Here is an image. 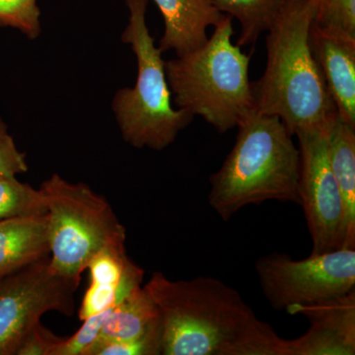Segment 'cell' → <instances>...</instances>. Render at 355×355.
I'll use <instances>...</instances> for the list:
<instances>
[{"label":"cell","mask_w":355,"mask_h":355,"mask_svg":"<svg viewBox=\"0 0 355 355\" xmlns=\"http://www.w3.org/2000/svg\"><path fill=\"white\" fill-rule=\"evenodd\" d=\"M232 150L210 177L207 200L222 220L268 200L300 205V151L279 118L253 111L238 125Z\"/></svg>","instance_id":"obj_3"},{"label":"cell","mask_w":355,"mask_h":355,"mask_svg":"<svg viewBox=\"0 0 355 355\" xmlns=\"http://www.w3.org/2000/svg\"><path fill=\"white\" fill-rule=\"evenodd\" d=\"M286 312L307 318L310 326L304 335L286 340V355L355 354V291Z\"/></svg>","instance_id":"obj_10"},{"label":"cell","mask_w":355,"mask_h":355,"mask_svg":"<svg viewBox=\"0 0 355 355\" xmlns=\"http://www.w3.org/2000/svg\"><path fill=\"white\" fill-rule=\"evenodd\" d=\"M46 214V202L40 189L18 181L16 177H0V221Z\"/></svg>","instance_id":"obj_18"},{"label":"cell","mask_w":355,"mask_h":355,"mask_svg":"<svg viewBox=\"0 0 355 355\" xmlns=\"http://www.w3.org/2000/svg\"><path fill=\"white\" fill-rule=\"evenodd\" d=\"M327 137L331 170L345 205L342 249L355 250V128L336 114L327 125Z\"/></svg>","instance_id":"obj_15"},{"label":"cell","mask_w":355,"mask_h":355,"mask_svg":"<svg viewBox=\"0 0 355 355\" xmlns=\"http://www.w3.org/2000/svg\"><path fill=\"white\" fill-rule=\"evenodd\" d=\"M144 288L160 316L163 355L284 354V338L220 279L155 272Z\"/></svg>","instance_id":"obj_1"},{"label":"cell","mask_w":355,"mask_h":355,"mask_svg":"<svg viewBox=\"0 0 355 355\" xmlns=\"http://www.w3.org/2000/svg\"><path fill=\"white\" fill-rule=\"evenodd\" d=\"M314 1V27L328 34L355 39V0Z\"/></svg>","instance_id":"obj_19"},{"label":"cell","mask_w":355,"mask_h":355,"mask_svg":"<svg viewBox=\"0 0 355 355\" xmlns=\"http://www.w3.org/2000/svg\"><path fill=\"white\" fill-rule=\"evenodd\" d=\"M29 169L25 153H21L7 132V125L0 116V177H16Z\"/></svg>","instance_id":"obj_23"},{"label":"cell","mask_w":355,"mask_h":355,"mask_svg":"<svg viewBox=\"0 0 355 355\" xmlns=\"http://www.w3.org/2000/svg\"><path fill=\"white\" fill-rule=\"evenodd\" d=\"M79 284L51 268L50 256L0 277V355H15L46 313H76Z\"/></svg>","instance_id":"obj_8"},{"label":"cell","mask_w":355,"mask_h":355,"mask_svg":"<svg viewBox=\"0 0 355 355\" xmlns=\"http://www.w3.org/2000/svg\"><path fill=\"white\" fill-rule=\"evenodd\" d=\"M111 309L84 320L83 326L74 335L64 338L58 345L53 355H87L89 350L99 338L103 324Z\"/></svg>","instance_id":"obj_22"},{"label":"cell","mask_w":355,"mask_h":355,"mask_svg":"<svg viewBox=\"0 0 355 355\" xmlns=\"http://www.w3.org/2000/svg\"><path fill=\"white\" fill-rule=\"evenodd\" d=\"M164 19L165 30L158 48L173 51L177 57L207 43V28L223 18L214 0H154Z\"/></svg>","instance_id":"obj_13"},{"label":"cell","mask_w":355,"mask_h":355,"mask_svg":"<svg viewBox=\"0 0 355 355\" xmlns=\"http://www.w3.org/2000/svg\"><path fill=\"white\" fill-rule=\"evenodd\" d=\"M37 0H0V27L19 30L29 39L41 34Z\"/></svg>","instance_id":"obj_21"},{"label":"cell","mask_w":355,"mask_h":355,"mask_svg":"<svg viewBox=\"0 0 355 355\" xmlns=\"http://www.w3.org/2000/svg\"><path fill=\"white\" fill-rule=\"evenodd\" d=\"M256 272L273 309L316 304L355 291V250H334L301 261L286 254H266L257 261Z\"/></svg>","instance_id":"obj_7"},{"label":"cell","mask_w":355,"mask_h":355,"mask_svg":"<svg viewBox=\"0 0 355 355\" xmlns=\"http://www.w3.org/2000/svg\"><path fill=\"white\" fill-rule=\"evenodd\" d=\"M90 284L84 294L81 321L114 307L141 286L144 272L128 256L125 246L100 252L89 263Z\"/></svg>","instance_id":"obj_11"},{"label":"cell","mask_w":355,"mask_h":355,"mask_svg":"<svg viewBox=\"0 0 355 355\" xmlns=\"http://www.w3.org/2000/svg\"><path fill=\"white\" fill-rule=\"evenodd\" d=\"M39 189L46 205L51 268L80 284L100 252L125 246V228L108 200L87 184L55 174Z\"/></svg>","instance_id":"obj_6"},{"label":"cell","mask_w":355,"mask_h":355,"mask_svg":"<svg viewBox=\"0 0 355 355\" xmlns=\"http://www.w3.org/2000/svg\"><path fill=\"white\" fill-rule=\"evenodd\" d=\"M62 340L40 321L26 334L15 355H53Z\"/></svg>","instance_id":"obj_24"},{"label":"cell","mask_w":355,"mask_h":355,"mask_svg":"<svg viewBox=\"0 0 355 355\" xmlns=\"http://www.w3.org/2000/svg\"><path fill=\"white\" fill-rule=\"evenodd\" d=\"M48 256L46 214L0 221V277Z\"/></svg>","instance_id":"obj_14"},{"label":"cell","mask_w":355,"mask_h":355,"mask_svg":"<svg viewBox=\"0 0 355 355\" xmlns=\"http://www.w3.org/2000/svg\"><path fill=\"white\" fill-rule=\"evenodd\" d=\"M296 137L300 151L299 195L312 240L311 254L342 249L345 205L331 167L327 127Z\"/></svg>","instance_id":"obj_9"},{"label":"cell","mask_w":355,"mask_h":355,"mask_svg":"<svg viewBox=\"0 0 355 355\" xmlns=\"http://www.w3.org/2000/svg\"><path fill=\"white\" fill-rule=\"evenodd\" d=\"M222 14L235 18L241 27L237 44H254L268 31L286 6L287 0H214Z\"/></svg>","instance_id":"obj_17"},{"label":"cell","mask_w":355,"mask_h":355,"mask_svg":"<svg viewBox=\"0 0 355 355\" xmlns=\"http://www.w3.org/2000/svg\"><path fill=\"white\" fill-rule=\"evenodd\" d=\"M310 46L336 114L355 128V39L328 34L312 25Z\"/></svg>","instance_id":"obj_12"},{"label":"cell","mask_w":355,"mask_h":355,"mask_svg":"<svg viewBox=\"0 0 355 355\" xmlns=\"http://www.w3.org/2000/svg\"><path fill=\"white\" fill-rule=\"evenodd\" d=\"M147 4L148 0H127L130 17L121 40L135 53L137 76L133 87L116 93L113 111L125 142L137 148L163 150L190 125L193 116L173 108L163 53L147 27Z\"/></svg>","instance_id":"obj_5"},{"label":"cell","mask_w":355,"mask_h":355,"mask_svg":"<svg viewBox=\"0 0 355 355\" xmlns=\"http://www.w3.org/2000/svg\"><path fill=\"white\" fill-rule=\"evenodd\" d=\"M159 324L157 307L144 286H140L112 308L98 340H133L146 335Z\"/></svg>","instance_id":"obj_16"},{"label":"cell","mask_w":355,"mask_h":355,"mask_svg":"<svg viewBox=\"0 0 355 355\" xmlns=\"http://www.w3.org/2000/svg\"><path fill=\"white\" fill-rule=\"evenodd\" d=\"M232 18L224 15L198 50L165 62L166 77L178 109L198 116L217 132L238 127L254 110L250 55L233 44Z\"/></svg>","instance_id":"obj_4"},{"label":"cell","mask_w":355,"mask_h":355,"mask_svg":"<svg viewBox=\"0 0 355 355\" xmlns=\"http://www.w3.org/2000/svg\"><path fill=\"white\" fill-rule=\"evenodd\" d=\"M162 354L161 323L146 335L128 340H97L87 355Z\"/></svg>","instance_id":"obj_20"},{"label":"cell","mask_w":355,"mask_h":355,"mask_svg":"<svg viewBox=\"0 0 355 355\" xmlns=\"http://www.w3.org/2000/svg\"><path fill=\"white\" fill-rule=\"evenodd\" d=\"M314 0H287L266 31V67L252 83L254 110L291 135L324 128L336 111L310 46Z\"/></svg>","instance_id":"obj_2"}]
</instances>
